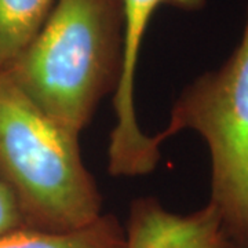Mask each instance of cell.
Masks as SVG:
<instances>
[{
    "mask_svg": "<svg viewBox=\"0 0 248 248\" xmlns=\"http://www.w3.org/2000/svg\"><path fill=\"white\" fill-rule=\"evenodd\" d=\"M122 0H57L11 65L10 78L36 107L79 137L123 68Z\"/></svg>",
    "mask_w": 248,
    "mask_h": 248,
    "instance_id": "1",
    "label": "cell"
},
{
    "mask_svg": "<svg viewBox=\"0 0 248 248\" xmlns=\"http://www.w3.org/2000/svg\"><path fill=\"white\" fill-rule=\"evenodd\" d=\"M0 181L27 228L71 232L102 215V196L66 131L0 72Z\"/></svg>",
    "mask_w": 248,
    "mask_h": 248,
    "instance_id": "2",
    "label": "cell"
},
{
    "mask_svg": "<svg viewBox=\"0 0 248 248\" xmlns=\"http://www.w3.org/2000/svg\"><path fill=\"white\" fill-rule=\"evenodd\" d=\"M195 131L210 153V202L240 248L248 246V7L243 35L229 58L189 83L175 101L161 145Z\"/></svg>",
    "mask_w": 248,
    "mask_h": 248,
    "instance_id": "3",
    "label": "cell"
},
{
    "mask_svg": "<svg viewBox=\"0 0 248 248\" xmlns=\"http://www.w3.org/2000/svg\"><path fill=\"white\" fill-rule=\"evenodd\" d=\"M124 16L123 68L113 93L115 124L109 137L108 171L113 177L151 174L160 161V146L141 130L135 109V76L142 40L160 6L199 11L207 0H122Z\"/></svg>",
    "mask_w": 248,
    "mask_h": 248,
    "instance_id": "4",
    "label": "cell"
},
{
    "mask_svg": "<svg viewBox=\"0 0 248 248\" xmlns=\"http://www.w3.org/2000/svg\"><path fill=\"white\" fill-rule=\"evenodd\" d=\"M125 248H240L213 204L181 215L153 197L137 199L130 208Z\"/></svg>",
    "mask_w": 248,
    "mask_h": 248,
    "instance_id": "5",
    "label": "cell"
},
{
    "mask_svg": "<svg viewBox=\"0 0 248 248\" xmlns=\"http://www.w3.org/2000/svg\"><path fill=\"white\" fill-rule=\"evenodd\" d=\"M0 248H125V229L115 215L102 214L78 231L47 232L24 226L1 233Z\"/></svg>",
    "mask_w": 248,
    "mask_h": 248,
    "instance_id": "6",
    "label": "cell"
},
{
    "mask_svg": "<svg viewBox=\"0 0 248 248\" xmlns=\"http://www.w3.org/2000/svg\"><path fill=\"white\" fill-rule=\"evenodd\" d=\"M57 0H0V72L9 71L45 25Z\"/></svg>",
    "mask_w": 248,
    "mask_h": 248,
    "instance_id": "7",
    "label": "cell"
},
{
    "mask_svg": "<svg viewBox=\"0 0 248 248\" xmlns=\"http://www.w3.org/2000/svg\"><path fill=\"white\" fill-rule=\"evenodd\" d=\"M24 226L25 223L14 197L0 181V234Z\"/></svg>",
    "mask_w": 248,
    "mask_h": 248,
    "instance_id": "8",
    "label": "cell"
},
{
    "mask_svg": "<svg viewBox=\"0 0 248 248\" xmlns=\"http://www.w3.org/2000/svg\"><path fill=\"white\" fill-rule=\"evenodd\" d=\"M246 248H248V246H247V247H246Z\"/></svg>",
    "mask_w": 248,
    "mask_h": 248,
    "instance_id": "9",
    "label": "cell"
}]
</instances>
